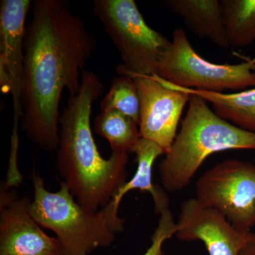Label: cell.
I'll list each match as a JSON object with an SVG mask.
<instances>
[{"label":"cell","instance_id":"obj_5","mask_svg":"<svg viewBox=\"0 0 255 255\" xmlns=\"http://www.w3.org/2000/svg\"><path fill=\"white\" fill-rule=\"evenodd\" d=\"M93 11L120 53L119 75H155L170 41L146 23L134 0H96Z\"/></svg>","mask_w":255,"mask_h":255},{"label":"cell","instance_id":"obj_16","mask_svg":"<svg viewBox=\"0 0 255 255\" xmlns=\"http://www.w3.org/2000/svg\"><path fill=\"white\" fill-rule=\"evenodd\" d=\"M223 23L230 46L246 47L255 42V0H222Z\"/></svg>","mask_w":255,"mask_h":255},{"label":"cell","instance_id":"obj_7","mask_svg":"<svg viewBox=\"0 0 255 255\" xmlns=\"http://www.w3.org/2000/svg\"><path fill=\"white\" fill-rule=\"evenodd\" d=\"M196 199L219 211L234 227H255V164L239 159L222 161L198 179Z\"/></svg>","mask_w":255,"mask_h":255},{"label":"cell","instance_id":"obj_2","mask_svg":"<svg viewBox=\"0 0 255 255\" xmlns=\"http://www.w3.org/2000/svg\"><path fill=\"white\" fill-rule=\"evenodd\" d=\"M103 92L98 75L84 70L80 91L69 95L59 119L57 169L77 202L92 211L110 204L127 182L129 153L112 152L104 158L92 135V107Z\"/></svg>","mask_w":255,"mask_h":255},{"label":"cell","instance_id":"obj_10","mask_svg":"<svg viewBox=\"0 0 255 255\" xmlns=\"http://www.w3.org/2000/svg\"><path fill=\"white\" fill-rule=\"evenodd\" d=\"M176 225L177 239L202 241L209 255H240L255 239V233L238 230L223 214L202 205L196 198L183 201Z\"/></svg>","mask_w":255,"mask_h":255},{"label":"cell","instance_id":"obj_11","mask_svg":"<svg viewBox=\"0 0 255 255\" xmlns=\"http://www.w3.org/2000/svg\"><path fill=\"white\" fill-rule=\"evenodd\" d=\"M31 0H1L0 2V90L12 97L14 120L22 116L21 106L26 16Z\"/></svg>","mask_w":255,"mask_h":255},{"label":"cell","instance_id":"obj_6","mask_svg":"<svg viewBox=\"0 0 255 255\" xmlns=\"http://www.w3.org/2000/svg\"><path fill=\"white\" fill-rule=\"evenodd\" d=\"M175 86L222 93L255 87V59L239 64H216L195 51L182 28H177L164 50L155 75Z\"/></svg>","mask_w":255,"mask_h":255},{"label":"cell","instance_id":"obj_15","mask_svg":"<svg viewBox=\"0 0 255 255\" xmlns=\"http://www.w3.org/2000/svg\"><path fill=\"white\" fill-rule=\"evenodd\" d=\"M95 130L108 140L112 152H132L141 137L138 124L115 110H101L95 119Z\"/></svg>","mask_w":255,"mask_h":255},{"label":"cell","instance_id":"obj_13","mask_svg":"<svg viewBox=\"0 0 255 255\" xmlns=\"http://www.w3.org/2000/svg\"><path fill=\"white\" fill-rule=\"evenodd\" d=\"M132 152L136 155V172L130 181L119 189L114 198L122 202L124 196L129 191L134 189L147 191L153 199L156 214H160L163 210L169 208V198L160 187L152 183V167L156 159L165 154V152L156 142L140 137Z\"/></svg>","mask_w":255,"mask_h":255},{"label":"cell","instance_id":"obj_12","mask_svg":"<svg viewBox=\"0 0 255 255\" xmlns=\"http://www.w3.org/2000/svg\"><path fill=\"white\" fill-rule=\"evenodd\" d=\"M164 4L183 20L189 29L223 49L229 41L218 0H166Z\"/></svg>","mask_w":255,"mask_h":255},{"label":"cell","instance_id":"obj_3","mask_svg":"<svg viewBox=\"0 0 255 255\" xmlns=\"http://www.w3.org/2000/svg\"><path fill=\"white\" fill-rule=\"evenodd\" d=\"M190 95L180 130L158 166L162 187L171 193L187 187L212 154L230 150H255V132L221 118L204 99Z\"/></svg>","mask_w":255,"mask_h":255},{"label":"cell","instance_id":"obj_9","mask_svg":"<svg viewBox=\"0 0 255 255\" xmlns=\"http://www.w3.org/2000/svg\"><path fill=\"white\" fill-rule=\"evenodd\" d=\"M31 201L3 184L0 189V255H63L31 214Z\"/></svg>","mask_w":255,"mask_h":255},{"label":"cell","instance_id":"obj_8","mask_svg":"<svg viewBox=\"0 0 255 255\" xmlns=\"http://www.w3.org/2000/svg\"><path fill=\"white\" fill-rule=\"evenodd\" d=\"M125 75L131 77L140 97V137L156 142L167 153L191 95L157 75Z\"/></svg>","mask_w":255,"mask_h":255},{"label":"cell","instance_id":"obj_19","mask_svg":"<svg viewBox=\"0 0 255 255\" xmlns=\"http://www.w3.org/2000/svg\"><path fill=\"white\" fill-rule=\"evenodd\" d=\"M240 255H255V239L242 251Z\"/></svg>","mask_w":255,"mask_h":255},{"label":"cell","instance_id":"obj_4","mask_svg":"<svg viewBox=\"0 0 255 255\" xmlns=\"http://www.w3.org/2000/svg\"><path fill=\"white\" fill-rule=\"evenodd\" d=\"M33 196L31 214L37 223L56 235L63 255H88L107 248L124 229L125 219L119 215L121 202L112 199L98 211L85 209L60 182L56 192L45 187L44 179L33 171L31 177Z\"/></svg>","mask_w":255,"mask_h":255},{"label":"cell","instance_id":"obj_18","mask_svg":"<svg viewBox=\"0 0 255 255\" xmlns=\"http://www.w3.org/2000/svg\"><path fill=\"white\" fill-rule=\"evenodd\" d=\"M158 224L151 237L152 244L143 255H164L162 246L164 242L175 236L177 225L169 208L161 212Z\"/></svg>","mask_w":255,"mask_h":255},{"label":"cell","instance_id":"obj_14","mask_svg":"<svg viewBox=\"0 0 255 255\" xmlns=\"http://www.w3.org/2000/svg\"><path fill=\"white\" fill-rule=\"evenodd\" d=\"M179 88L209 102L215 113L221 118L243 130L255 133V87L232 94Z\"/></svg>","mask_w":255,"mask_h":255},{"label":"cell","instance_id":"obj_1","mask_svg":"<svg viewBox=\"0 0 255 255\" xmlns=\"http://www.w3.org/2000/svg\"><path fill=\"white\" fill-rule=\"evenodd\" d=\"M31 9L24 38L21 128L41 150L53 151L59 144L63 92L80 91L97 42L68 1L35 0Z\"/></svg>","mask_w":255,"mask_h":255},{"label":"cell","instance_id":"obj_17","mask_svg":"<svg viewBox=\"0 0 255 255\" xmlns=\"http://www.w3.org/2000/svg\"><path fill=\"white\" fill-rule=\"evenodd\" d=\"M101 110H115L130 117L139 126L140 102L131 77L120 75L114 78L109 92L101 102Z\"/></svg>","mask_w":255,"mask_h":255}]
</instances>
